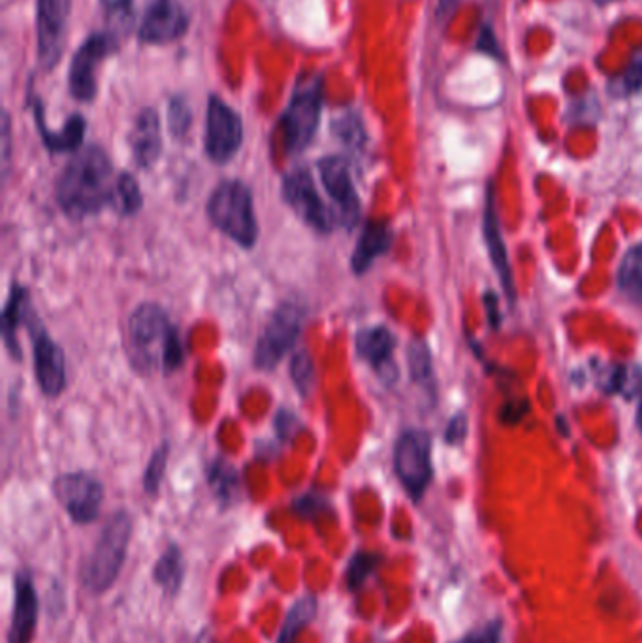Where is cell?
<instances>
[{
    "instance_id": "cell-1",
    "label": "cell",
    "mask_w": 642,
    "mask_h": 643,
    "mask_svg": "<svg viewBox=\"0 0 642 643\" xmlns=\"http://www.w3.org/2000/svg\"><path fill=\"white\" fill-rule=\"evenodd\" d=\"M116 182L110 157L100 147L76 152L57 177L56 198L68 219L95 217L106 207L116 209Z\"/></svg>"
},
{
    "instance_id": "cell-2",
    "label": "cell",
    "mask_w": 642,
    "mask_h": 643,
    "mask_svg": "<svg viewBox=\"0 0 642 643\" xmlns=\"http://www.w3.org/2000/svg\"><path fill=\"white\" fill-rule=\"evenodd\" d=\"M130 364L141 375H171L185 364V346L179 329L159 304H141L127 324Z\"/></svg>"
},
{
    "instance_id": "cell-3",
    "label": "cell",
    "mask_w": 642,
    "mask_h": 643,
    "mask_svg": "<svg viewBox=\"0 0 642 643\" xmlns=\"http://www.w3.org/2000/svg\"><path fill=\"white\" fill-rule=\"evenodd\" d=\"M208 217L220 234L241 249L251 250L257 245L258 220L253 192L244 181H220L209 196Z\"/></svg>"
},
{
    "instance_id": "cell-4",
    "label": "cell",
    "mask_w": 642,
    "mask_h": 643,
    "mask_svg": "<svg viewBox=\"0 0 642 643\" xmlns=\"http://www.w3.org/2000/svg\"><path fill=\"white\" fill-rule=\"evenodd\" d=\"M130 536L132 516L129 512L117 511L111 514L81 568V582L87 591L102 595L116 583L129 552Z\"/></svg>"
},
{
    "instance_id": "cell-5",
    "label": "cell",
    "mask_w": 642,
    "mask_h": 643,
    "mask_svg": "<svg viewBox=\"0 0 642 643\" xmlns=\"http://www.w3.org/2000/svg\"><path fill=\"white\" fill-rule=\"evenodd\" d=\"M323 111V79L320 76L302 78L294 87L287 110L282 117L283 141L290 155L306 151L318 130Z\"/></svg>"
},
{
    "instance_id": "cell-6",
    "label": "cell",
    "mask_w": 642,
    "mask_h": 643,
    "mask_svg": "<svg viewBox=\"0 0 642 643\" xmlns=\"http://www.w3.org/2000/svg\"><path fill=\"white\" fill-rule=\"evenodd\" d=\"M394 473L405 492L418 503L434 478L432 437L423 429H407L394 446Z\"/></svg>"
},
{
    "instance_id": "cell-7",
    "label": "cell",
    "mask_w": 642,
    "mask_h": 643,
    "mask_svg": "<svg viewBox=\"0 0 642 643\" xmlns=\"http://www.w3.org/2000/svg\"><path fill=\"white\" fill-rule=\"evenodd\" d=\"M282 196L298 219L317 234L328 236L339 226L334 207L320 198L312 171L307 168H296L283 177Z\"/></svg>"
},
{
    "instance_id": "cell-8",
    "label": "cell",
    "mask_w": 642,
    "mask_h": 643,
    "mask_svg": "<svg viewBox=\"0 0 642 643\" xmlns=\"http://www.w3.org/2000/svg\"><path fill=\"white\" fill-rule=\"evenodd\" d=\"M304 326L300 305L283 304L271 315L255 346V367L260 370L277 369L283 358L298 343Z\"/></svg>"
},
{
    "instance_id": "cell-9",
    "label": "cell",
    "mask_w": 642,
    "mask_h": 643,
    "mask_svg": "<svg viewBox=\"0 0 642 643\" xmlns=\"http://www.w3.org/2000/svg\"><path fill=\"white\" fill-rule=\"evenodd\" d=\"M318 176L325 187L326 195L330 196L332 207L336 211L337 225L345 230H355L360 222V196L356 192L355 179L350 174L349 160L345 157L320 158L317 162Z\"/></svg>"
},
{
    "instance_id": "cell-10",
    "label": "cell",
    "mask_w": 642,
    "mask_h": 643,
    "mask_svg": "<svg viewBox=\"0 0 642 643\" xmlns=\"http://www.w3.org/2000/svg\"><path fill=\"white\" fill-rule=\"evenodd\" d=\"M244 144V121L223 98L211 95L206 113V155L215 165H228Z\"/></svg>"
},
{
    "instance_id": "cell-11",
    "label": "cell",
    "mask_w": 642,
    "mask_h": 643,
    "mask_svg": "<svg viewBox=\"0 0 642 643\" xmlns=\"http://www.w3.org/2000/svg\"><path fill=\"white\" fill-rule=\"evenodd\" d=\"M53 495L78 525L97 522L105 501V486L89 473H67L53 482Z\"/></svg>"
},
{
    "instance_id": "cell-12",
    "label": "cell",
    "mask_w": 642,
    "mask_h": 643,
    "mask_svg": "<svg viewBox=\"0 0 642 643\" xmlns=\"http://www.w3.org/2000/svg\"><path fill=\"white\" fill-rule=\"evenodd\" d=\"M27 326L31 329L32 364L38 386L43 395L56 399L67 388V358L34 313L29 316Z\"/></svg>"
},
{
    "instance_id": "cell-13",
    "label": "cell",
    "mask_w": 642,
    "mask_h": 643,
    "mask_svg": "<svg viewBox=\"0 0 642 643\" xmlns=\"http://www.w3.org/2000/svg\"><path fill=\"white\" fill-rule=\"evenodd\" d=\"M72 0H38V59L46 70H53L65 53L68 34V19Z\"/></svg>"
},
{
    "instance_id": "cell-14",
    "label": "cell",
    "mask_w": 642,
    "mask_h": 643,
    "mask_svg": "<svg viewBox=\"0 0 642 643\" xmlns=\"http://www.w3.org/2000/svg\"><path fill=\"white\" fill-rule=\"evenodd\" d=\"M116 48V40L108 32H97L81 43L76 51L72 65L68 70V87L70 95L80 102H92L97 97L98 65L110 56Z\"/></svg>"
},
{
    "instance_id": "cell-15",
    "label": "cell",
    "mask_w": 642,
    "mask_h": 643,
    "mask_svg": "<svg viewBox=\"0 0 642 643\" xmlns=\"http://www.w3.org/2000/svg\"><path fill=\"white\" fill-rule=\"evenodd\" d=\"M189 24L181 0H147L140 38L147 43H170L184 37Z\"/></svg>"
},
{
    "instance_id": "cell-16",
    "label": "cell",
    "mask_w": 642,
    "mask_h": 643,
    "mask_svg": "<svg viewBox=\"0 0 642 643\" xmlns=\"http://www.w3.org/2000/svg\"><path fill=\"white\" fill-rule=\"evenodd\" d=\"M355 348L358 358L369 365L381 380H385L386 384L398 380V367L394 364L396 337L386 326L362 328L356 334Z\"/></svg>"
},
{
    "instance_id": "cell-17",
    "label": "cell",
    "mask_w": 642,
    "mask_h": 643,
    "mask_svg": "<svg viewBox=\"0 0 642 643\" xmlns=\"http://www.w3.org/2000/svg\"><path fill=\"white\" fill-rule=\"evenodd\" d=\"M38 593L31 572H18L13 580V610L8 643H32L38 625Z\"/></svg>"
},
{
    "instance_id": "cell-18",
    "label": "cell",
    "mask_w": 642,
    "mask_h": 643,
    "mask_svg": "<svg viewBox=\"0 0 642 643\" xmlns=\"http://www.w3.org/2000/svg\"><path fill=\"white\" fill-rule=\"evenodd\" d=\"M129 140L136 166L140 170H151L162 155V128L154 108H146L136 117Z\"/></svg>"
},
{
    "instance_id": "cell-19",
    "label": "cell",
    "mask_w": 642,
    "mask_h": 643,
    "mask_svg": "<svg viewBox=\"0 0 642 643\" xmlns=\"http://www.w3.org/2000/svg\"><path fill=\"white\" fill-rule=\"evenodd\" d=\"M391 226L386 220H366L362 226L360 236L350 256L353 274L364 275L374 266V261L385 256L392 247Z\"/></svg>"
},
{
    "instance_id": "cell-20",
    "label": "cell",
    "mask_w": 642,
    "mask_h": 643,
    "mask_svg": "<svg viewBox=\"0 0 642 643\" xmlns=\"http://www.w3.org/2000/svg\"><path fill=\"white\" fill-rule=\"evenodd\" d=\"M31 315L29 291L19 283H13L7 305H4V310H2V337H4V346H7L8 353L18 362L23 358L21 345H19V328L27 324Z\"/></svg>"
},
{
    "instance_id": "cell-21",
    "label": "cell",
    "mask_w": 642,
    "mask_h": 643,
    "mask_svg": "<svg viewBox=\"0 0 642 643\" xmlns=\"http://www.w3.org/2000/svg\"><path fill=\"white\" fill-rule=\"evenodd\" d=\"M484 237H486V245H488L492 264H494L497 274H500V279H502L503 288L507 291L508 299L513 301V274H511V266H508L505 241H503L502 231H500V222H497L496 207H494L492 189L488 190V200H486V209H484Z\"/></svg>"
},
{
    "instance_id": "cell-22",
    "label": "cell",
    "mask_w": 642,
    "mask_h": 643,
    "mask_svg": "<svg viewBox=\"0 0 642 643\" xmlns=\"http://www.w3.org/2000/svg\"><path fill=\"white\" fill-rule=\"evenodd\" d=\"M37 117L38 132L42 136L43 146L48 147L51 152H78L80 151L83 138H86V119L81 116H72L65 122L62 130H49L48 125L43 122L42 108L37 103L34 108Z\"/></svg>"
},
{
    "instance_id": "cell-23",
    "label": "cell",
    "mask_w": 642,
    "mask_h": 643,
    "mask_svg": "<svg viewBox=\"0 0 642 643\" xmlns=\"http://www.w3.org/2000/svg\"><path fill=\"white\" fill-rule=\"evenodd\" d=\"M155 582L159 583L168 596L178 595L185 580L184 552L176 544L166 547L154 568Z\"/></svg>"
},
{
    "instance_id": "cell-24",
    "label": "cell",
    "mask_w": 642,
    "mask_h": 643,
    "mask_svg": "<svg viewBox=\"0 0 642 643\" xmlns=\"http://www.w3.org/2000/svg\"><path fill=\"white\" fill-rule=\"evenodd\" d=\"M619 288L631 304L642 309V244L631 247L619 269Z\"/></svg>"
},
{
    "instance_id": "cell-25",
    "label": "cell",
    "mask_w": 642,
    "mask_h": 643,
    "mask_svg": "<svg viewBox=\"0 0 642 643\" xmlns=\"http://www.w3.org/2000/svg\"><path fill=\"white\" fill-rule=\"evenodd\" d=\"M209 487L214 489L215 497L219 498L223 506L230 504L238 498L239 474L230 463L225 459H215L208 468Z\"/></svg>"
},
{
    "instance_id": "cell-26",
    "label": "cell",
    "mask_w": 642,
    "mask_h": 643,
    "mask_svg": "<svg viewBox=\"0 0 642 643\" xmlns=\"http://www.w3.org/2000/svg\"><path fill=\"white\" fill-rule=\"evenodd\" d=\"M317 599L315 596H302L294 602L293 607L288 610L287 620L283 625L282 634L277 637L276 643H294L307 625H312L313 620L317 617Z\"/></svg>"
},
{
    "instance_id": "cell-27",
    "label": "cell",
    "mask_w": 642,
    "mask_h": 643,
    "mask_svg": "<svg viewBox=\"0 0 642 643\" xmlns=\"http://www.w3.org/2000/svg\"><path fill=\"white\" fill-rule=\"evenodd\" d=\"M600 384L606 394H622L625 397L642 394V370L631 369L628 365H612Z\"/></svg>"
},
{
    "instance_id": "cell-28",
    "label": "cell",
    "mask_w": 642,
    "mask_h": 643,
    "mask_svg": "<svg viewBox=\"0 0 642 643\" xmlns=\"http://www.w3.org/2000/svg\"><path fill=\"white\" fill-rule=\"evenodd\" d=\"M144 207L140 182L129 171H121L116 182V211L122 217H135Z\"/></svg>"
},
{
    "instance_id": "cell-29",
    "label": "cell",
    "mask_w": 642,
    "mask_h": 643,
    "mask_svg": "<svg viewBox=\"0 0 642 643\" xmlns=\"http://www.w3.org/2000/svg\"><path fill=\"white\" fill-rule=\"evenodd\" d=\"M290 378H293L294 388L302 397H312L313 392L317 388V367L313 362L312 354L307 350H300L293 356L290 362Z\"/></svg>"
},
{
    "instance_id": "cell-30",
    "label": "cell",
    "mask_w": 642,
    "mask_h": 643,
    "mask_svg": "<svg viewBox=\"0 0 642 643\" xmlns=\"http://www.w3.org/2000/svg\"><path fill=\"white\" fill-rule=\"evenodd\" d=\"M407 364H409V375L416 384H428L434 377L432 369V354L424 339L411 340L407 350Z\"/></svg>"
},
{
    "instance_id": "cell-31",
    "label": "cell",
    "mask_w": 642,
    "mask_h": 643,
    "mask_svg": "<svg viewBox=\"0 0 642 643\" xmlns=\"http://www.w3.org/2000/svg\"><path fill=\"white\" fill-rule=\"evenodd\" d=\"M168 457H170V444L162 443L154 449L149 457L146 473H144V492L147 495H157L165 478L166 467H168Z\"/></svg>"
},
{
    "instance_id": "cell-32",
    "label": "cell",
    "mask_w": 642,
    "mask_h": 643,
    "mask_svg": "<svg viewBox=\"0 0 642 643\" xmlns=\"http://www.w3.org/2000/svg\"><path fill=\"white\" fill-rule=\"evenodd\" d=\"M379 555L375 553L358 552L350 557L347 571H345V582L350 591L360 588L366 583L367 577L374 574L375 568L379 566Z\"/></svg>"
},
{
    "instance_id": "cell-33",
    "label": "cell",
    "mask_w": 642,
    "mask_h": 643,
    "mask_svg": "<svg viewBox=\"0 0 642 643\" xmlns=\"http://www.w3.org/2000/svg\"><path fill=\"white\" fill-rule=\"evenodd\" d=\"M642 89V57H635V61L625 68V72L612 81L609 91L614 97L624 98L635 95Z\"/></svg>"
},
{
    "instance_id": "cell-34",
    "label": "cell",
    "mask_w": 642,
    "mask_h": 643,
    "mask_svg": "<svg viewBox=\"0 0 642 643\" xmlns=\"http://www.w3.org/2000/svg\"><path fill=\"white\" fill-rule=\"evenodd\" d=\"M192 113H190L189 103L184 98H174L168 106V130L174 138H184L189 132Z\"/></svg>"
},
{
    "instance_id": "cell-35",
    "label": "cell",
    "mask_w": 642,
    "mask_h": 643,
    "mask_svg": "<svg viewBox=\"0 0 642 643\" xmlns=\"http://www.w3.org/2000/svg\"><path fill=\"white\" fill-rule=\"evenodd\" d=\"M454 643H502V623L500 621L486 623L477 631H473L472 634L462 637L460 642Z\"/></svg>"
},
{
    "instance_id": "cell-36",
    "label": "cell",
    "mask_w": 642,
    "mask_h": 643,
    "mask_svg": "<svg viewBox=\"0 0 642 643\" xmlns=\"http://www.w3.org/2000/svg\"><path fill=\"white\" fill-rule=\"evenodd\" d=\"M302 422L293 410H279L276 416V433L282 441H293L296 433L300 432Z\"/></svg>"
},
{
    "instance_id": "cell-37",
    "label": "cell",
    "mask_w": 642,
    "mask_h": 643,
    "mask_svg": "<svg viewBox=\"0 0 642 643\" xmlns=\"http://www.w3.org/2000/svg\"><path fill=\"white\" fill-rule=\"evenodd\" d=\"M465 435H467V418H465V414H456V416L448 422L445 438H447L448 444H460L464 441Z\"/></svg>"
},
{
    "instance_id": "cell-38",
    "label": "cell",
    "mask_w": 642,
    "mask_h": 643,
    "mask_svg": "<svg viewBox=\"0 0 642 643\" xmlns=\"http://www.w3.org/2000/svg\"><path fill=\"white\" fill-rule=\"evenodd\" d=\"M100 4L110 18H129L132 12V0H100Z\"/></svg>"
},
{
    "instance_id": "cell-39",
    "label": "cell",
    "mask_w": 642,
    "mask_h": 643,
    "mask_svg": "<svg viewBox=\"0 0 642 643\" xmlns=\"http://www.w3.org/2000/svg\"><path fill=\"white\" fill-rule=\"evenodd\" d=\"M458 4L460 0H437V18H439L441 23L443 21L447 23L448 19L453 18Z\"/></svg>"
},
{
    "instance_id": "cell-40",
    "label": "cell",
    "mask_w": 642,
    "mask_h": 643,
    "mask_svg": "<svg viewBox=\"0 0 642 643\" xmlns=\"http://www.w3.org/2000/svg\"><path fill=\"white\" fill-rule=\"evenodd\" d=\"M636 425H639V429L642 432V394L641 403H639V410H636Z\"/></svg>"
},
{
    "instance_id": "cell-41",
    "label": "cell",
    "mask_w": 642,
    "mask_h": 643,
    "mask_svg": "<svg viewBox=\"0 0 642 643\" xmlns=\"http://www.w3.org/2000/svg\"><path fill=\"white\" fill-rule=\"evenodd\" d=\"M595 4H600V7H605L609 2H614V0H594Z\"/></svg>"
}]
</instances>
